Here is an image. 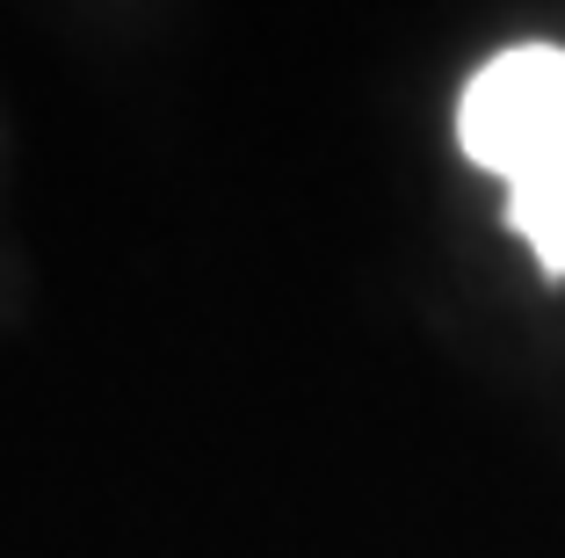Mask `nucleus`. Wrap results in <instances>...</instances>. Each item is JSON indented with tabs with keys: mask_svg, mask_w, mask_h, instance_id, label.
<instances>
[{
	"mask_svg": "<svg viewBox=\"0 0 565 558\" xmlns=\"http://www.w3.org/2000/svg\"><path fill=\"white\" fill-rule=\"evenodd\" d=\"M457 146L471 167L500 175L515 189L522 175L565 146V51L558 44H515L471 73L457 102Z\"/></svg>",
	"mask_w": 565,
	"mask_h": 558,
	"instance_id": "1",
	"label": "nucleus"
},
{
	"mask_svg": "<svg viewBox=\"0 0 565 558\" xmlns=\"http://www.w3.org/2000/svg\"><path fill=\"white\" fill-rule=\"evenodd\" d=\"M508 218H515V232L530 240V254L551 269V276H565V146L551 152L536 175H522L515 189H508Z\"/></svg>",
	"mask_w": 565,
	"mask_h": 558,
	"instance_id": "2",
	"label": "nucleus"
}]
</instances>
